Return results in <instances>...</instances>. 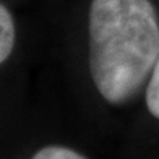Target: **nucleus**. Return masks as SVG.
I'll return each mask as SVG.
<instances>
[{
    "mask_svg": "<svg viewBox=\"0 0 159 159\" xmlns=\"http://www.w3.org/2000/svg\"><path fill=\"white\" fill-rule=\"evenodd\" d=\"M89 68L107 102L130 99L159 60V21L149 0H93Z\"/></svg>",
    "mask_w": 159,
    "mask_h": 159,
    "instance_id": "f257e3e1",
    "label": "nucleus"
},
{
    "mask_svg": "<svg viewBox=\"0 0 159 159\" xmlns=\"http://www.w3.org/2000/svg\"><path fill=\"white\" fill-rule=\"evenodd\" d=\"M15 46V23L5 5L0 7V60L5 62Z\"/></svg>",
    "mask_w": 159,
    "mask_h": 159,
    "instance_id": "f03ea898",
    "label": "nucleus"
},
{
    "mask_svg": "<svg viewBox=\"0 0 159 159\" xmlns=\"http://www.w3.org/2000/svg\"><path fill=\"white\" fill-rule=\"evenodd\" d=\"M31 159H86V157L65 146H46L39 149Z\"/></svg>",
    "mask_w": 159,
    "mask_h": 159,
    "instance_id": "20e7f679",
    "label": "nucleus"
},
{
    "mask_svg": "<svg viewBox=\"0 0 159 159\" xmlns=\"http://www.w3.org/2000/svg\"><path fill=\"white\" fill-rule=\"evenodd\" d=\"M146 107L156 119H159V60L149 76L146 88Z\"/></svg>",
    "mask_w": 159,
    "mask_h": 159,
    "instance_id": "7ed1b4c3",
    "label": "nucleus"
}]
</instances>
